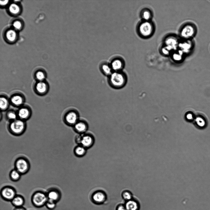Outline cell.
Returning a JSON list of instances; mask_svg holds the SVG:
<instances>
[{
    "instance_id": "obj_1",
    "label": "cell",
    "mask_w": 210,
    "mask_h": 210,
    "mask_svg": "<svg viewBox=\"0 0 210 210\" xmlns=\"http://www.w3.org/2000/svg\"><path fill=\"white\" fill-rule=\"evenodd\" d=\"M127 81L126 74L121 71H114L108 77L109 84L112 88L120 89L126 84Z\"/></svg>"
},
{
    "instance_id": "obj_2",
    "label": "cell",
    "mask_w": 210,
    "mask_h": 210,
    "mask_svg": "<svg viewBox=\"0 0 210 210\" xmlns=\"http://www.w3.org/2000/svg\"><path fill=\"white\" fill-rule=\"evenodd\" d=\"M155 30V26L152 21L142 20L137 26V32L141 38L147 39L151 37L153 34Z\"/></svg>"
},
{
    "instance_id": "obj_3",
    "label": "cell",
    "mask_w": 210,
    "mask_h": 210,
    "mask_svg": "<svg viewBox=\"0 0 210 210\" xmlns=\"http://www.w3.org/2000/svg\"><path fill=\"white\" fill-rule=\"evenodd\" d=\"M26 127L25 121L18 119L10 121L8 125L10 132L16 135H20L23 133Z\"/></svg>"
},
{
    "instance_id": "obj_4",
    "label": "cell",
    "mask_w": 210,
    "mask_h": 210,
    "mask_svg": "<svg viewBox=\"0 0 210 210\" xmlns=\"http://www.w3.org/2000/svg\"><path fill=\"white\" fill-rule=\"evenodd\" d=\"M78 111L74 108H69L65 111L63 116L64 122L69 125L73 126L79 120Z\"/></svg>"
},
{
    "instance_id": "obj_5",
    "label": "cell",
    "mask_w": 210,
    "mask_h": 210,
    "mask_svg": "<svg viewBox=\"0 0 210 210\" xmlns=\"http://www.w3.org/2000/svg\"><path fill=\"white\" fill-rule=\"evenodd\" d=\"M48 200L46 193L41 191H37L32 195L31 200L32 204L35 207L40 208L45 205Z\"/></svg>"
},
{
    "instance_id": "obj_6",
    "label": "cell",
    "mask_w": 210,
    "mask_h": 210,
    "mask_svg": "<svg viewBox=\"0 0 210 210\" xmlns=\"http://www.w3.org/2000/svg\"><path fill=\"white\" fill-rule=\"evenodd\" d=\"M195 28L192 25L187 23L180 28L179 32L180 37L183 40H189L195 35Z\"/></svg>"
},
{
    "instance_id": "obj_7",
    "label": "cell",
    "mask_w": 210,
    "mask_h": 210,
    "mask_svg": "<svg viewBox=\"0 0 210 210\" xmlns=\"http://www.w3.org/2000/svg\"><path fill=\"white\" fill-rule=\"evenodd\" d=\"M10 103L15 107H20L24 105L25 98L24 95L19 92H15L12 93L9 98Z\"/></svg>"
},
{
    "instance_id": "obj_8",
    "label": "cell",
    "mask_w": 210,
    "mask_h": 210,
    "mask_svg": "<svg viewBox=\"0 0 210 210\" xmlns=\"http://www.w3.org/2000/svg\"><path fill=\"white\" fill-rule=\"evenodd\" d=\"M33 89L35 92L39 95L46 94L49 89V85L46 81H36L33 85Z\"/></svg>"
},
{
    "instance_id": "obj_9",
    "label": "cell",
    "mask_w": 210,
    "mask_h": 210,
    "mask_svg": "<svg viewBox=\"0 0 210 210\" xmlns=\"http://www.w3.org/2000/svg\"><path fill=\"white\" fill-rule=\"evenodd\" d=\"M2 198L6 201H10L17 195L15 190L13 187L6 186L2 188L0 192Z\"/></svg>"
},
{
    "instance_id": "obj_10",
    "label": "cell",
    "mask_w": 210,
    "mask_h": 210,
    "mask_svg": "<svg viewBox=\"0 0 210 210\" xmlns=\"http://www.w3.org/2000/svg\"><path fill=\"white\" fill-rule=\"evenodd\" d=\"M16 112L18 119L25 121L30 118L32 114L30 108L24 105L19 107Z\"/></svg>"
},
{
    "instance_id": "obj_11",
    "label": "cell",
    "mask_w": 210,
    "mask_h": 210,
    "mask_svg": "<svg viewBox=\"0 0 210 210\" xmlns=\"http://www.w3.org/2000/svg\"><path fill=\"white\" fill-rule=\"evenodd\" d=\"M15 166L16 169L21 174L27 172L30 168L29 162L23 158H18L16 161Z\"/></svg>"
},
{
    "instance_id": "obj_12",
    "label": "cell",
    "mask_w": 210,
    "mask_h": 210,
    "mask_svg": "<svg viewBox=\"0 0 210 210\" xmlns=\"http://www.w3.org/2000/svg\"><path fill=\"white\" fill-rule=\"evenodd\" d=\"M178 39L174 36H169L164 40V46L167 47L173 52L178 48L179 43Z\"/></svg>"
},
{
    "instance_id": "obj_13",
    "label": "cell",
    "mask_w": 210,
    "mask_h": 210,
    "mask_svg": "<svg viewBox=\"0 0 210 210\" xmlns=\"http://www.w3.org/2000/svg\"><path fill=\"white\" fill-rule=\"evenodd\" d=\"M46 194L48 200L56 203L60 201L61 197L60 192L56 189H52L49 190Z\"/></svg>"
},
{
    "instance_id": "obj_14",
    "label": "cell",
    "mask_w": 210,
    "mask_h": 210,
    "mask_svg": "<svg viewBox=\"0 0 210 210\" xmlns=\"http://www.w3.org/2000/svg\"><path fill=\"white\" fill-rule=\"evenodd\" d=\"M192 46V42L190 40H183V41L179 42L178 49L184 54L190 51Z\"/></svg>"
},
{
    "instance_id": "obj_15",
    "label": "cell",
    "mask_w": 210,
    "mask_h": 210,
    "mask_svg": "<svg viewBox=\"0 0 210 210\" xmlns=\"http://www.w3.org/2000/svg\"><path fill=\"white\" fill-rule=\"evenodd\" d=\"M110 65L113 72L121 71L124 66L123 61L120 59H114Z\"/></svg>"
},
{
    "instance_id": "obj_16",
    "label": "cell",
    "mask_w": 210,
    "mask_h": 210,
    "mask_svg": "<svg viewBox=\"0 0 210 210\" xmlns=\"http://www.w3.org/2000/svg\"><path fill=\"white\" fill-rule=\"evenodd\" d=\"M124 205L126 210H139L140 208L138 201L133 198L126 201Z\"/></svg>"
},
{
    "instance_id": "obj_17",
    "label": "cell",
    "mask_w": 210,
    "mask_h": 210,
    "mask_svg": "<svg viewBox=\"0 0 210 210\" xmlns=\"http://www.w3.org/2000/svg\"><path fill=\"white\" fill-rule=\"evenodd\" d=\"M73 126L76 131L80 133H83L87 130L88 124L85 121L79 119Z\"/></svg>"
},
{
    "instance_id": "obj_18",
    "label": "cell",
    "mask_w": 210,
    "mask_h": 210,
    "mask_svg": "<svg viewBox=\"0 0 210 210\" xmlns=\"http://www.w3.org/2000/svg\"><path fill=\"white\" fill-rule=\"evenodd\" d=\"M92 199L94 203L97 204H101L105 201L106 196L103 192H98L93 194L92 197Z\"/></svg>"
},
{
    "instance_id": "obj_19",
    "label": "cell",
    "mask_w": 210,
    "mask_h": 210,
    "mask_svg": "<svg viewBox=\"0 0 210 210\" xmlns=\"http://www.w3.org/2000/svg\"><path fill=\"white\" fill-rule=\"evenodd\" d=\"M142 20L145 21H152L153 14L151 11L148 8H144L142 10L140 14Z\"/></svg>"
},
{
    "instance_id": "obj_20",
    "label": "cell",
    "mask_w": 210,
    "mask_h": 210,
    "mask_svg": "<svg viewBox=\"0 0 210 210\" xmlns=\"http://www.w3.org/2000/svg\"><path fill=\"white\" fill-rule=\"evenodd\" d=\"M10 103L9 99L5 94H1L0 97V108L1 110H6L8 108Z\"/></svg>"
},
{
    "instance_id": "obj_21",
    "label": "cell",
    "mask_w": 210,
    "mask_h": 210,
    "mask_svg": "<svg viewBox=\"0 0 210 210\" xmlns=\"http://www.w3.org/2000/svg\"><path fill=\"white\" fill-rule=\"evenodd\" d=\"M15 207L23 206L25 203V200L23 196L17 195L10 202Z\"/></svg>"
},
{
    "instance_id": "obj_22",
    "label": "cell",
    "mask_w": 210,
    "mask_h": 210,
    "mask_svg": "<svg viewBox=\"0 0 210 210\" xmlns=\"http://www.w3.org/2000/svg\"><path fill=\"white\" fill-rule=\"evenodd\" d=\"M100 69L103 74L108 77L113 72L110 64L106 63L101 64L100 66Z\"/></svg>"
},
{
    "instance_id": "obj_23",
    "label": "cell",
    "mask_w": 210,
    "mask_h": 210,
    "mask_svg": "<svg viewBox=\"0 0 210 210\" xmlns=\"http://www.w3.org/2000/svg\"><path fill=\"white\" fill-rule=\"evenodd\" d=\"M195 124L200 129L204 128L206 126V121L204 118L201 116H198L194 119Z\"/></svg>"
},
{
    "instance_id": "obj_24",
    "label": "cell",
    "mask_w": 210,
    "mask_h": 210,
    "mask_svg": "<svg viewBox=\"0 0 210 210\" xmlns=\"http://www.w3.org/2000/svg\"><path fill=\"white\" fill-rule=\"evenodd\" d=\"M172 58L176 62H180L182 60L184 54L179 50H176L171 53Z\"/></svg>"
},
{
    "instance_id": "obj_25",
    "label": "cell",
    "mask_w": 210,
    "mask_h": 210,
    "mask_svg": "<svg viewBox=\"0 0 210 210\" xmlns=\"http://www.w3.org/2000/svg\"><path fill=\"white\" fill-rule=\"evenodd\" d=\"M33 77L36 81H43L45 80L46 75L44 71L38 70L34 73Z\"/></svg>"
},
{
    "instance_id": "obj_26",
    "label": "cell",
    "mask_w": 210,
    "mask_h": 210,
    "mask_svg": "<svg viewBox=\"0 0 210 210\" xmlns=\"http://www.w3.org/2000/svg\"><path fill=\"white\" fill-rule=\"evenodd\" d=\"M6 118L10 121L18 119L16 111L13 110H10L6 113Z\"/></svg>"
},
{
    "instance_id": "obj_27",
    "label": "cell",
    "mask_w": 210,
    "mask_h": 210,
    "mask_svg": "<svg viewBox=\"0 0 210 210\" xmlns=\"http://www.w3.org/2000/svg\"><path fill=\"white\" fill-rule=\"evenodd\" d=\"M92 142V137L89 136H84L81 140V142L82 145L84 146L87 147L90 145Z\"/></svg>"
},
{
    "instance_id": "obj_28",
    "label": "cell",
    "mask_w": 210,
    "mask_h": 210,
    "mask_svg": "<svg viewBox=\"0 0 210 210\" xmlns=\"http://www.w3.org/2000/svg\"><path fill=\"white\" fill-rule=\"evenodd\" d=\"M21 173L16 169L12 170L10 173V177L11 180L14 181L19 180L21 176Z\"/></svg>"
},
{
    "instance_id": "obj_29",
    "label": "cell",
    "mask_w": 210,
    "mask_h": 210,
    "mask_svg": "<svg viewBox=\"0 0 210 210\" xmlns=\"http://www.w3.org/2000/svg\"><path fill=\"white\" fill-rule=\"evenodd\" d=\"M6 37L7 39L10 42L14 41L16 37V33L13 30H8L6 33Z\"/></svg>"
},
{
    "instance_id": "obj_30",
    "label": "cell",
    "mask_w": 210,
    "mask_h": 210,
    "mask_svg": "<svg viewBox=\"0 0 210 210\" xmlns=\"http://www.w3.org/2000/svg\"><path fill=\"white\" fill-rule=\"evenodd\" d=\"M9 9L10 12L14 14H18L20 10L19 7L15 4H11L9 7Z\"/></svg>"
},
{
    "instance_id": "obj_31",
    "label": "cell",
    "mask_w": 210,
    "mask_h": 210,
    "mask_svg": "<svg viewBox=\"0 0 210 210\" xmlns=\"http://www.w3.org/2000/svg\"><path fill=\"white\" fill-rule=\"evenodd\" d=\"M56 202L48 199L45 206L48 209L52 210L56 208Z\"/></svg>"
},
{
    "instance_id": "obj_32",
    "label": "cell",
    "mask_w": 210,
    "mask_h": 210,
    "mask_svg": "<svg viewBox=\"0 0 210 210\" xmlns=\"http://www.w3.org/2000/svg\"><path fill=\"white\" fill-rule=\"evenodd\" d=\"M122 196L123 199L126 201L130 200L133 198L132 194L131 192L129 191L124 192L122 194Z\"/></svg>"
},
{
    "instance_id": "obj_33",
    "label": "cell",
    "mask_w": 210,
    "mask_h": 210,
    "mask_svg": "<svg viewBox=\"0 0 210 210\" xmlns=\"http://www.w3.org/2000/svg\"><path fill=\"white\" fill-rule=\"evenodd\" d=\"M186 119L188 121H192L194 120L195 118L193 113L191 112L187 113L185 115Z\"/></svg>"
},
{
    "instance_id": "obj_34",
    "label": "cell",
    "mask_w": 210,
    "mask_h": 210,
    "mask_svg": "<svg viewBox=\"0 0 210 210\" xmlns=\"http://www.w3.org/2000/svg\"><path fill=\"white\" fill-rule=\"evenodd\" d=\"M75 152L77 155H81L84 153L85 149L83 147H78L76 149Z\"/></svg>"
},
{
    "instance_id": "obj_35",
    "label": "cell",
    "mask_w": 210,
    "mask_h": 210,
    "mask_svg": "<svg viewBox=\"0 0 210 210\" xmlns=\"http://www.w3.org/2000/svg\"><path fill=\"white\" fill-rule=\"evenodd\" d=\"M13 25L15 29H19L21 28L22 24L20 22L16 21L14 23Z\"/></svg>"
},
{
    "instance_id": "obj_36",
    "label": "cell",
    "mask_w": 210,
    "mask_h": 210,
    "mask_svg": "<svg viewBox=\"0 0 210 210\" xmlns=\"http://www.w3.org/2000/svg\"><path fill=\"white\" fill-rule=\"evenodd\" d=\"M116 210H126L125 205L122 204L119 205L117 208Z\"/></svg>"
},
{
    "instance_id": "obj_37",
    "label": "cell",
    "mask_w": 210,
    "mask_h": 210,
    "mask_svg": "<svg viewBox=\"0 0 210 210\" xmlns=\"http://www.w3.org/2000/svg\"><path fill=\"white\" fill-rule=\"evenodd\" d=\"M13 210H26V209L23 206L15 207Z\"/></svg>"
},
{
    "instance_id": "obj_38",
    "label": "cell",
    "mask_w": 210,
    "mask_h": 210,
    "mask_svg": "<svg viewBox=\"0 0 210 210\" xmlns=\"http://www.w3.org/2000/svg\"><path fill=\"white\" fill-rule=\"evenodd\" d=\"M8 0H5L4 1H0V3L1 5H6L8 3Z\"/></svg>"
}]
</instances>
